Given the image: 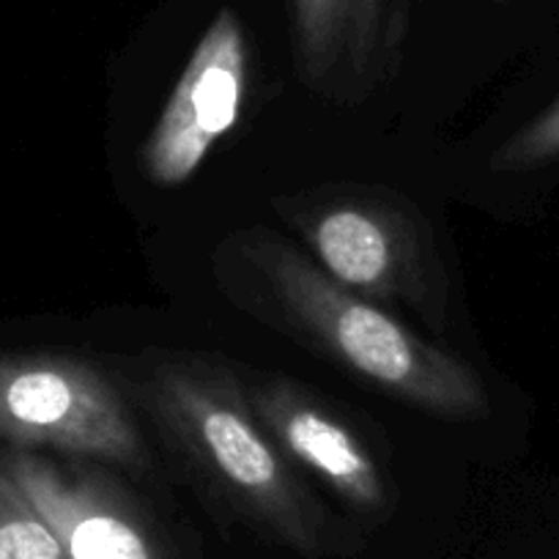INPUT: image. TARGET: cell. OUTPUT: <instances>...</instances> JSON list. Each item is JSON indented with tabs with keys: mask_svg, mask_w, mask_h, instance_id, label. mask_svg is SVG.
I'll use <instances>...</instances> for the list:
<instances>
[{
	"mask_svg": "<svg viewBox=\"0 0 559 559\" xmlns=\"http://www.w3.org/2000/svg\"><path fill=\"white\" fill-rule=\"evenodd\" d=\"M0 439L14 450L148 466L121 390L91 362L52 354H0Z\"/></svg>",
	"mask_w": 559,
	"mask_h": 559,
	"instance_id": "3957f363",
	"label": "cell"
},
{
	"mask_svg": "<svg viewBox=\"0 0 559 559\" xmlns=\"http://www.w3.org/2000/svg\"><path fill=\"white\" fill-rule=\"evenodd\" d=\"M288 219L341 286L370 302L406 305L442 326V263L406 209L390 198L348 192L305 203Z\"/></svg>",
	"mask_w": 559,
	"mask_h": 559,
	"instance_id": "277c9868",
	"label": "cell"
},
{
	"mask_svg": "<svg viewBox=\"0 0 559 559\" xmlns=\"http://www.w3.org/2000/svg\"><path fill=\"white\" fill-rule=\"evenodd\" d=\"M386 0H294V47L305 83L357 102L373 80Z\"/></svg>",
	"mask_w": 559,
	"mask_h": 559,
	"instance_id": "ba28073f",
	"label": "cell"
},
{
	"mask_svg": "<svg viewBox=\"0 0 559 559\" xmlns=\"http://www.w3.org/2000/svg\"><path fill=\"white\" fill-rule=\"evenodd\" d=\"M138 395L176 453L247 519L305 551L321 546L319 508L234 370L176 354L146 370Z\"/></svg>",
	"mask_w": 559,
	"mask_h": 559,
	"instance_id": "7a4b0ae2",
	"label": "cell"
},
{
	"mask_svg": "<svg viewBox=\"0 0 559 559\" xmlns=\"http://www.w3.org/2000/svg\"><path fill=\"white\" fill-rule=\"evenodd\" d=\"M247 397L283 455L326 483L343 502L362 513L390 504L386 480L368 444L308 386L288 379H263L247 386Z\"/></svg>",
	"mask_w": 559,
	"mask_h": 559,
	"instance_id": "52a82bcc",
	"label": "cell"
},
{
	"mask_svg": "<svg viewBox=\"0 0 559 559\" xmlns=\"http://www.w3.org/2000/svg\"><path fill=\"white\" fill-rule=\"evenodd\" d=\"M559 154V105L504 143L497 154L499 168H530Z\"/></svg>",
	"mask_w": 559,
	"mask_h": 559,
	"instance_id": "30bf717a",
	"label": "cell"
},
{
	"mask_svg": "<svg viewBox=\"0 0 559 559\" xmlns=\"http://www.w3.org/2000/svg\"><path fill=\"white\" fill-rule=\"evenodd\" d=\"M7 464L69 559H170L116 480L12 450Z\"/></svg>",
	"mask_w": 559,
	"mask_h": 559,
	"instance_id": "8992f818",
	"label": "cell"
},
{
	"mask_svg": "<svg viewBox=\"0 0 559 559\" xmlns=\"http://www.w3.org/2000/svg\"><path fill=\"white\" fill-rule=\"evenodd\" d=\"M247 88V41L230 9L214 17L187 61L154 132L143 143V170L159 187L190 181L217 140L234 129Z\"/></svg>",
	"mask_w": 559,
	"mask_h": 559,
	"instance_id": "5b68a950",
	"label": "cell"
},
{
	"mask_svg": "<svg viewBox=\"0 0 559 559\" xmlns=\"http://www.w3.org/2000/svg\"><path fill=\"white\" fill-rule=\"evenodd\" d=\"M241 255L283 326L373 390L442 419L486 417V384L464 359L417 337L292 245L252 230L241 239Z\"/></svg>",
	"mask_w": 559,
	"mask_h": 559,
	"instance_id": "6da1fadb",
	"label": "cell"
},
{
	"mask_svg": "<svg viewBox=\"0 0 559 559\" xmlns=\"http://www.w3.org/2000/svg\"><path fill=\"white\" fill-rule=\"evenodd\" d=\"M0 559H69L0 453Z\"/></svg>",
	"mask_w": 559,
	"mask_h": 559,
	"instance_id": "9c48e42d",
	"label": "cell"
}]
</instances>
